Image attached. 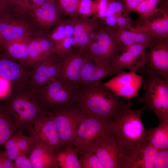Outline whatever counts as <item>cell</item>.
I'll list each match as a JSON object with an SVG mask.
<instances>
[{"label": "cell", "mask_w": 168, "mask_h": 168, "mask_svg": "<svg viewBox=\"0 0 168 168\" xmlns=\"http://www.w3.org/2000/svg\"><path fill=\"white\" fill-rule=\"evenodd\" d=\"M30 34L13 40L4 41L3 45V51L8 56L28 67H32L29 64L28 47V40Z\"/></svg>", "instance_id": "obj_26"}, {"label": "cell", "mask_w": 168, "mask_h": 168, "mask_svg": "<svg viewBox=\"0 0 168 168\" xmlns=\"http://www.w3.org/2000/svg\"><path fill=\"white\" fill-rule=\"evenodd\" d=\"M12 88L9 82L0 77V101L4 100L8 97Z\"/></svg>", "instance_id": "obj_42"}, {"label": "cell", "mask_w": 168, "mask_h": 168, "mask_svg": "<svg viewBox=\"0 0 168 168\" xmlns=\"http://www.w3.org/2000/svg\"><path fill=\"white\" fill-rule=\"evenodd\" d=\"M112 133L111 121L86 114L78 126L72 143L80 155L87 151L95 141Z\"/></svg>", "instance_id": "obj_6"}, {"label": "cell", "mask_w": 168, "mask_h": 168, "mask_svg": "<svg viewBox=\"0 0 168 168\" xmlns=\"http://www.w3.org/2000/svg\"><path fill=\"white\" fill-rule=\"evenodd\" d=\"M132 105L124 108L111 121L112 131L125 156L133 149L148 142L147 130L141 120L145 105L137 110L132 109Z\"/></svg>", "instance_id": "obj_3"}, {"label": "cell", "mask_w": 168, "mask_h": 168, "mask_svg": "<svg viewBox=\"0 0 168 168\" xmlns=\"http://www.w3.org/2000/svg\"><path fill=\"white\" fill-rule=\"evenodd\" d=\"M46 0H18L17 6L22 9L40 6Z\"/></svg>", "instance_id": "obj_45"}, {"label": "cell", "mask_w": 168, "mask_h": 168, "mask_svg": "<svg viewBox=\"0 0 168 168\" xmlns=\"http://www.w3.org/2000/svg\"><path fill=\"white\" fill-rule=\"evenodd\" d=\"M12 10L7 5L4 0H0V18Z\"/></svg>", "instance_id": "obj_49"}, {"label": "cell", "mask_w": 168, "mask_h": 168, "mask_svg": "<svg viewBox=\"0 0 168 168\" xmlns=\"http://www.w3.org/2000/svg\"><path fill=\"white\" fill-rule=\"evenodd\" d=\"M101 21L92 17H79L75 19L73 37L76 48L87 52L94 39L95 31Z\"/></svg>", "instance_id": "obj_21"}, {"label": "cell", "mask_w": 168, "mask_h": 168, "mask_svg": "<svg viewBox=\"0 0 168 168\" xmlns=\"http://www.w3.org/2000/svg\"><path fill=\"white\" fill-rule=\"evenodd\" d=\"M52 28L48 34L50 38L54 43L59 41L65 37L64 20L62 19Z\"/></svg>", "instance_id": "obj_37"}, {"label": "cell", "mask_w": 168, "mask_h": 168, "mask_svg": "<svg viewBox=\"0 0 168 168\" xmlns=\"http://www.w3.org/2000/svg\"><path fill=\"white\" fill-rule=\"evenodd\" d=\"M96 10L92 17L95 19H102L105 15L108 7V0H95Z\"/></svg>", "instance_id": "obj_41"}, {"label": "cell", "mask_w": 168, "mask_h": 168, "mask_svg": "<svg viewBox=\"0 0 168 168\" xmlns=\"http://www.w3.org/2000/svg\"><path fill=\"white\" fill-rule=\"evenodd\" d=\"M8 7L12 9L17 7L18 0H4Z\"/></svg>", "instance_id": "obj_50"}, {"label": "cell", "mask_w": 168, "mask_h": 168, "mask_svg": "<svg viewBox=\"0 0 168 168\" xmlns=\"http://www.w3.org/2000/svg\"><path fill=\"white\" fill-rule=\"evenodd\" d=\"M0 168H3L2 158V151H0Z\"/></svg>", "instance_id": "obj_52"}, {"label": "cell", "mask_w": 168, "mask_h": 168, "mask_svg": "<svg viewBox=\"0 0 168 168\" xmlns=\"http://www.w3.org/2000/svg\"><path fill=\"white\" fill-rule=\"evenodd\" d=\"M136 24V21L132 19L129 15L122 13L118 16L116 29L129 30L133 28Z\"/></svg>", "instance_id": "obj_39"}, {"label": "cell", "mask_w": 168, "mask_h": 168, "mask_svg": "<svg viewBox=\"0 0 168 168\" xmlns=\"http://www.w3.org/2000/svg\"><path fill=\"white\" fill-rule=\"evenodd\" d=\"M96 10L95 0H79L77 11L79 17L87 18L94 15Z\"/></svg>", "instance_id": "obj_35"}, {"label": "cell", "mask_w": 168, "mask_h": 168, "mask_svg": "<svg viewBox=\"0 0 168 168\" xmlns=\"http://www.w3.org/2000/svg\"><path fill=\"white\" fill-rule=\"evenodd\" d=\"M22 130L16 133L17 143L20 154L29 155L32 147L38 137L35 133L32 131L31 134L27 137L23 135Z\"/></svg>", "instance_id": "obj_31"}, {"label": "cell", "mask_w": 168, "mask_h": 168, "mask_svg": "<svg viewBox=\"0 0 168 168\" xmlns=\"http://www.w3.org/2000/svg\"><path fill=\"white\" fill-rule=\"evenodd\" d=\"M168 167V149L159 150L155 159L154 168Z\"/></svg>", "instance_id": "obj_40"}, {"label": "cell", "mask_w": 168, "mask_h": 168, "mask_svg": "<svg viewBox=\"0 0 168 168\" xmlns=\"http://www.w3.org/2000/svg\"><path fill=\"white\" fill-rule=\"evenodd\" d=\"M78 149L72 143L65 145L57 153V160L59 167L81 168L78 158Z\"/></svg>", "instance_id": "obj_28"}, {"label": "cell", "mask_w": 168, "mask_h": 168, "mask_svg": "<svg viewBox=\"0 0 168 168\" xmlns=\"http://www.w3.org/2000/svg\"><path fill=\"white\" fill-rule=\"evenodd\" d=\"M4 105L20 128L31 132L34 122L46 113L35 91L28 83L13 87Z\"/></svg>", "instance_id": "obj_2"}, {"label": "cell", "mask_w": 168, "mask_h": 168, "mask_svg": "<svg viewBox=\"0 0 168 168\" xmlns=\"http://www.w3.org/2000/svg\"><path fill=\"white\" fill-rule=\"evenodd\" d=\"M22 9L28 14L38 32L48 33L62 19V15L55 1H46L40 6Z\"/></svg>", "instance_id": "obj_14"}, {"label": "cell", "mask_w": 168, "mask_h": 168, "mask_svg": "<svg viewBox=\"0 0 168 168\" xmlns=\"http://www.w3.org/2000/svg\"><path fill=\"white\" fill-rule=\"evenodd\" d=\"M121 13L127 14L122 0H108L105 16Z\"/></svg>", "instance_id": "obj_38"}, {"label": "cell", "mask_w": 168, "mask_h": 168, "mask_svg": "<svg viewBox=\"0 0 168 168\" xmlns=\"http://www.w3.org/2000/svg\"><path fill=\"white\" fill-rule=\"evenodd\" d=\"M159 150L148 142L131 151L125 156L124 168H153Z\"/></svg>", "instance_id": "obj_23"}, {"label": "cell", "mask_w": 168, "mask_h": 168, "mask_svg": "<svg viewBox=\"0 0 168 168\" xmlns=\"http://www.w3.org/2000/svg\"><path fill=\"white\" fill-rule=\"evenodd\" d=\"M152 43H136L126 49L115 59L111 66L118 69L126 68L129 72L142 74L144 71V53Z\"/></svg>", "instance_id": "obj_16"}, {"label": "cell", "mask_w": 168, "mask_h": 168, "mask_svg": "<svg viewBox=\"0 0 168 168\" xmlns=\"http://www.w3.org/2000/svg\"><path fill=\"white\" fill-rule=\"evenodd\" d=\"M29 63L33 67L56 56L54 42L48 33L37 32L30 35L28 42Z\"/></svg>", "instance_id": "obj_15"}, {"label": "cell", "mask_w": 168, "mask_h": 168, "mask_svg": "<svg viewBox=\"0 0 168 168\" xmlns=\"http://www.w3.org/2000/svg\"><path fill=\"white\" fill-rule=\"evenodd\" d=\"M57 0H46V1H56Z\"/></svg>", "instance_id": "obj_53"}, {"label": "cell", "mask_w": 168, "mask_h": 168, "mask_svg": "<svg viewBox=\"0 0 168 168\" xmlns=\"http://www.w3.org/2000/svg\"><path fill=\"white\" fill-rule=\"evenodd\" d=\"M3 168H15L13 161L8 158L4 151H2Z\"/></svg>", "instance_id": "obj_48"}, {"label": "cell", "mask_w": 168, "mask_h": 168, "mask_svg": "<svg viewBox=\"0 0 168 168\" xmlns=\"http://www.w3.org/2000/svg\"><path fill=\"white\" fill-rule=\"evenodd\" d=\"M21 129L7 108L0 107V147L3 146L12 135Z\"/></svg>", "instance_id": "obj_27"}, {"label": "cell", "mask_w": 168, "mask_h": 168, "mask_svg": "<svg viewBox=\"0 0 168 168\" xmlns=\"http://www.w3.org/2000/svg\"><path fill=\"white\" fill-rule=\"evenodd\" d=\"M87 151L96 156L103 168H124L125 155L113 133L95 141Z\"/></svg>", "instance_id": "obj_10"}, {"label": "cell", "mask_w": 168, "mask_h": 168, "mask_svg": "<svg viewBox=\"0 0 168 168\" xmlns=\"http://www.w3.org/2000/svg\"><path fill=\"white\" fill-rule=\"evenodd\" d=\"M14 161L15 168H32L30 159L26 155H20Z\"/></svg>", "instance_id": "obj_43"}, {"label": "cell", "mask_w": 168, "mask_h": 168, "mask_svg": "<svg viewBox=\"0 0 168 168\" xmlns=\"http://www.w3.org/2000/svg\"><path fill=\"white\" fill-rule=\"evenodd\" d=\"M120 14H114L105 16L101 20V22L106 28L112 30H114L116 28L117 18Z\"/></svg>", "instance_id": "obj_44"}, {"label": "cell", "mask_w": 168, "mask_h": 168, "mask_svg": "<svg viewBox=\"0 0 168 168\" xmlns=\"http://www.w3.org/2000/svg\"><path fill=\"white\" fill-rule=\"evenodd\" d=\"M143 75L144 93L137 103L144 104L152 110L159 123L168 122V80L147 74Z\"/></svg>", "instance_id": "obj_4"}, {"label": "cell", "mask_w": 168, "mask_h": 168, "mask_svg": "<svg viewBox=\"0 0 168 168\" xmlns=\"http://www.w3.org/2000/svg\"><path fill=\"white\" fill-rule=\"evenodd\" d=\"M79 0H57L55 2L62 15L76 19L79 17L77 8Z\"/></svg>", "instance_id": "obj_32"}, {"label": "cell", "mask_w": 168, "mask_h": 168, "mask_svg": "<svg viewBox=\"0 0 168 168\" xmlns=\"http://www.w3.org/2000/svg\"><path fill=\"white\" fill-rule=\"evenodd\" d=\"M165 0H144L137 7L133 12L139 16L136 21V24L149 18L158 12L160 9L158 6Z\"/></svg>", "instance_id": "obj_30"}, {"label": "cell", "mask_w": 168, "mask_h": 168, "mask_svg": "<svg viewBox=\"0 0 168 168\" xmlns=\"http://www.w3.org/2000/svg\"><path fill=\"white\" fill-rule=\"evenodd\" d=\"M80 155L81 168H103L98 158L94 153L86 151Z\"/></svg>", "instance_id": "obj_33"}, {"label": "cell", "mask_w": 168, "mask_h": 168, "mask_svg": "<svg viewBox=\"0 0 168 168\" xmlns=\"http://www.w3.org/2000/svg\"><path fill=\"white\" fill-rule=\"evenodd\" d=\"M46 113L54 121L63 147L73 142L78 126L86 115L75 101L52 108Z\"/></svg>", "instance_id": "obj_5"}, {"label": "cell", "mask_w": 168, "mask_h": 168, "mask_svg": "<svg viewBox=\"0 0 168 168\" xmlns=\"http://www.w3.org/2000/svg\"><path fill=\"white\" fill-rule=\"evenodd\" d=\"M32 69L13 59L4 51L0 52V77L9 82L13 87L28 83Z\"/></svg>", "instance_id": "obj_18"}, {"label": "cell", "mask_w": 168, "mask_h": 168, "mask_svg": "<svg viewBox=\"0 0 168 168\" xmlns=\"http://www.w3.org/2000/svg\"><path fill=\"white\" fill-rule=\"evenodd\" d=\"M4 151L7 156L14 161L20 154L18 147L16 133L10 138L4 144Z\"/></svg>", "instance_id": "obj_36"}, {"label": "cell", "mask_w": 168, "mask_h": 168, "mask_svg": "<svg viewBox=\"0 0 168 168\" xmlns=\"http://www.w3.org/2000/svg\"><path fill=\"white\" fill-rule=\"evenodd\" d=\"M124 71L102 63L86 52L78 86L101 81L105 77L114 76Z\"/></svg>", "instance_id": "obj_17"}, {"label": "cell", "mask_w": 168, "mask_h": 168, "mask_svg": "<svg viewBox=\"0 0 168 168\" xmlns=\"http://www.w3.org/2000/svg\"><path fill=\"white\" fill-rule=\"evenodd\" d=\"M75 102L85 114L112 121L125 107L132 105L115 94L101 81L79 86Z\"/></svg>", "instance_id": "obj_1"}, {"label": "cell", "mask_w": 168, "mask_h": 168, "mask_svg": "<svg viewBox=\"0 0 168 168\" xmlns=\"http://www.w3.org/2000/svg\"><path fill=\"white\" fill-rule=\"evenodd\" d=\"M143 78L142 75L124 71L103 84L116 95L129 101L133 98L139 97Z\"/></svg>", "instance_id": "obj_12"}, {"label": "cell", "mask_w": 168, "mask_h": 168, "mask_svg": "<svg viewBox=\"0 0 168 168\" xmlns=\"http://www.w3.org/2000/svg\"><path fill=\"white\" fill-rule=\"evenodd\" d=\"M4 41L0 34V52L3 51V45Z\"/></svg>", "instance_id": "obj_51"}, {"label": "cell", "mask_w": 168, "mask_h": 168, "mask_svg": "<svg viewBox=\"0 0 168 168\" xmlns=\"http://www.w3.org/2000/svg\"><path fill=\"white\" fill-rule=\"evenodd\" d=\"M32 131L40 141L57 153L63 147L54 121L46 113L34 122Z\"/></svg>", "instance_id": "obj_20"}, {"label": "cell", "mask_w": 168, "mask_h": 168, "mask_svg": "<svg viewBox=\"0 0 168 168\" xmlns=\"http://www.w3.org/2000/svg\"><path fill=\"white\" fill-rule=\"evenodd\" d=\"M86 52L75 48L65 55H57L60 63L57 79L77 87L85 63Z\"/></svg>", "instance_id": "obj_13"}, {"label": "cell", "mask_w": 168, "mask_h": 168, "mask_svg": "<svg viewBox=\"0 0 168 168\" xmlns=\"http://www.w3.org/2000/svg\"><path fill=\"white\" fill-rule=\"evenodd\" d=\"M105 28L109 33L122 44L126 49L134 44L151 43L156 37L154 34L150 31L137 30L133 28L129 30L118 29L112 30Z\"/></svg>", "instance_id": "obj_25"}, {"label": "cell", "mask_w": 168, "mask_h": 168, "mask_svg": "<svg viewBox=\"0 0 168 168\" xmlns=\"http://www.w3.org/2000/svg\"><path fill=\"white\" fill-rule=\"evenodd\" d=\"M60 66L59 59L57 55L35 64L33 66L28 83L36 91L50 81L57 79Z\"/></svg>", "instance_id": "obj_19"}, {"label": "cell", "mask_w": 168, "mask_h": 168, "mask_svg": "<svg viewBox=\"0 0 168 168\" xmlns=\"http://www.w3.org/2000/svg\"><path fill=\"white\" fill-rule=\"evenodd\" d=\"M148 142L158 150L168 149V122L147 130Z\"/></svg>", "instance_id": "obj_29"}, {"label": "cell", "mask_w": 168, "mask_h": 168, "mask_svg": "<svg viewBox=\"0 0 168 168\" xmlns=\"http://www.w3.org/2000/svg\"><path fill=\"white\" fill-rule=\"evenodd\" d=\"M38 32L26 12L16 7L0 18V34L4 41Z\"/></svg>", "instance_id": "obj_9"}, {"label": "cell", "mask_w": 168, "mask_h": 168, "mask_svg": "<svg viewBox=\"0 0 168 168\" xmlns=\"http://www.w3.org/2000/svg\"><path fill=\"white\" fill-rule=\"evenodd\" d=\"M125 50V46L109 33L101 22L95 31L87 52L102 63L111 66Z\"/></svg>", "instance_id": "obj_7"}, {"label": "cell", "mask_w": 168, "mask_h": 168, "mask_svg": "<svg viewBox=\"0 0 168 168\" xmlns=\"http://www.w3.org/2000/svg\"><path fill=\"white\" fill-rule=\"evenodd\" d=\"M75 19L69 18L64 20V34L65 37L73 36Z\"/></svg>", "instance_id": "obj_46"}, {"label": "cell", "mask_w": 168, "mask_h": 168, "mask_svg": "<svg viewBox=\"0 0 168 168\" xmlns=\"http://www.w3.org/2000/svg\"><path fill=\"white\" fill-rule=\"evenodd\" d=\"M165 0L156 13L145 21L136 25L134 29L151 32L162 39L168 38V4Z\"/></svg>", "instance_id": "obj_22"}, {"label": "cell", "mask_w": 168, "mask_h": 168, "mask_svg": "<svg viewBox=\"0 0 168 168\" xmlns=\"http://www.w3.org/2000/svg\"><path fill=\"white\" fill-rule=\"evenodd\" d=\"M57 153L38 138L31 147L28 157L32 168H58Z\"/></svg>", "instance_id": "obj_24"}, {"label": "cell", "mask_w": 168, "mask_h": 168, "mask_svg": "<svg viewBox=\"0 0 168 168\" xmlns=\"http://www.w3.org/2000/svg\"><path fill=\"white\" fill-rule=\"evenodd\" d=\"M144 57L142 75L147 74L168 80V38L154 42L145 51Z\"/></svg>", "instance_id": "obj_11"}, {"label": "cell", "mask_w": 168, "mask_h": 168, "mask_svg": "<svg viewBox=\"0 0 168 168\" xmlns=\"http://www.w3.org/2000/svg\"><path fill=\"white\" fill-rule=\"evenodd\" d=\"M55 45L56 54L58 56L65 55L76 48L73 36L65 37Z\"/></svg>", "instance_id": "obj_34"}, {"label": "cell", "mask_w": 168, "mask_h": 168, "mask_svg": "<svg viewBox=\"0 0 168 168\" xmlns=\"http://www.w3.org/2000/svg\"><path fill=\"white\" fill-rule=\"evenodd\" d=\"M77 87L58 79L35 91L46 111L75 101Z\"/></svg>", "instance_id": "obj_8"}, {"label": "cell", "mask_w": 168, "mask_h": 168, "mask_svg": "<svg viewBox=\"0 0 168 168\" xmlns=\"http://www.w3.org/2000/svg\"><path fill=\"white\" fill-rule=\"evenodd\" d=\"M144 0H122L126 13L129 15L133 12L138 5Z\"/></svg>", "instance_id": "obj_47"}]
</instances>
